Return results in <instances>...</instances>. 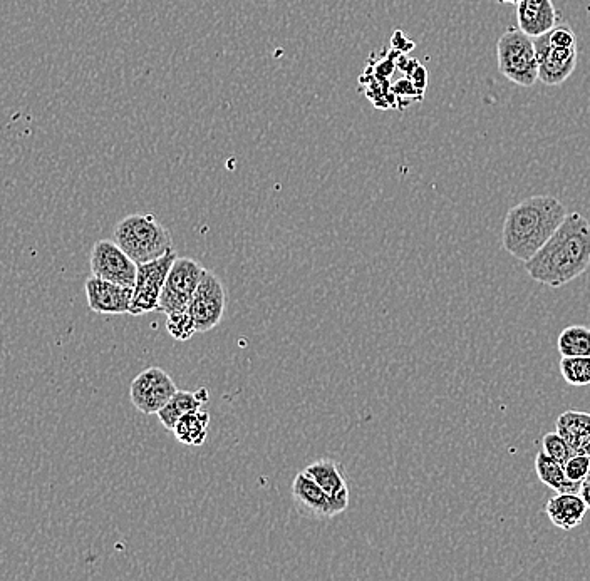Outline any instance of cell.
<instances>
[{
    "instance_id": "obj_1",
    "label": "cell",
    "mask_w": 590,
    "mask_h": 581,
    "mask_svg": "<svg viewBox=\"0 0 590 581\" xmlns=\"http://www.w3.org/2000/svg\"><path fill=\"white\" fill-rule=\"evenodd\" d=\"M590 267V222L580 213H569L549 242L525 262V272L535 282L560 288L579 278Z\"/></svg>"
},
{
    "instance_id": "obj_2",
    "label": "cell",
    "mask_w": 590,
    "mask_h": 581,
    "mask_svg": "<svg viewBox=\"0 0 590 581\" xmlns=\"http://www.w3.org/2000/svg\"><path fill=\"white\" fill-rule=\"evenodd\" d=\"M567 215L564 203L552 195H535L520 201L505 216L503 248L520 262H528L549 242Z\"/></svg>"
},
{
    "instance_id": "obj_3",
    "label": "cell",
    "mask_w": 590,
    "mask_h": 581,
    "mask_svg": "<svg viewBox=\"0 0 590 581\" xmlns=\"http://www.w3.org/2000/svg\"><path fill=\"white\" fill-rule=\"evenodd\" d=\"M114 242L118 243L136 265L153 262L173 250V240L165 225L153 215L126 216L114 228Z\"/></svg>"
},
{
    "instance_id": "obj_4",
    "label": "cell",
    "mask_w": 590,
    "mask_h": 581,
    "mask_svg": "<svg viewBox=\"0 0 590 581\" xmlns=\"http://www.w3.org/2000/svg\"><path fill=\"white\" fill-rule=\"evenodd\" d=\"M498 71L522 88H532L539 81V56L534 37L520 27L503 32L497 44Z\"/></svg>"
},
{
    "instance_id": "obj_5",
    "label": "cell",
    "mask_w": 590,
    "mask_h": 581,
    "mask_svg": "<svg viewBox=\"0 0 590 581\" xmlns=\"http://www.w3.org/2000/svg\"><path fill=\"white\" fill-rule=\"evenodd\" d=\"M205 270L207 268H203L193 258H176L175 263L171 265L170 272H168V277H166L158 310L166 314V317L188 312L193 294L202 282Z\"/></svg>"
},
{
    "instance_id": "obj_6",
    "label": "cell",
    "mask_w": 590,
    "mask_h": 581,
    "mask_svg": "<svg viewBox=\"0 0 590 581\" xmlns=\"http://www.w3.org/2000/svg\"><path fill=\"white\" fill-rule=\"evenodd\" d=\"M225 307H227V290L223 287L222 280L210 270H205L202 282L195 290L188 307V314L192 317L197 334H205L215 329L222 322Z\"/></svg>"
},
{
    "instance_id": "obj_7",
    "label": "cell",
    "mask_w": 590,
    "mask_h": 581,
    "mask_svg": "<svg viewBox=\"0 0 590 581\" xmlns=\"http://www.w3.org/2000/svg\"><path fill=\"white\" fill-rule=\"evenodd\" d=\"M176 258L178 255L173 248L153 262L138 265L135 295H133V302H131L130 315L151 314V312L158 310L166 277H168V272H170L171 265L175 263Z\"/></svg>"
},
{
    "instance_id": "obj_8",
    "label": "cell",
    "mask_w": 590,
    "mask_h": 581,
    "mask_svg": "<svg viewBox=\"0 0 590 581\" xmlns=\"http://www.w3.org/2000/svg\"><path fill=\"white\" fill-rule=\"evenodd\" d=\"M178 387L168 372L161 367H148L131 382L130 396L133 406L146 416L158 414L175 396Z\"/></svg>"
},
{
    "instance_id": "obj_9",
    "label": "cell",
    "mask_w": 590,
    "mask_h": 581,
    "mask_svg": "<svg viewBox=\"0 0 590 581\" xmlns=\"http://www.w3.org/2000/svg\"><path fill=\"white\" fill-rule=\"evenodd\" d=\"M91 275L135 287L138 265L114 240H99L91 250Z\"/></svg>"
},
{
    "instance_id": "obj_10",
    "label": "cell",
    "mask_w": 590,
    "mask_h": 581,
    "mask_svg": "<svg viewBox=\"0 0 590 581\" xmlns=\"http://www.w3.org/2000/svg\"><path fill=\"white\" fill-rule=\"evenodd\" d=\"M539 56V79L547 86H560L572 76L579 61L577 46H555L544 36L535 37Z\"/></svg>"
},
{
    "instance_id": "obj_11",
    "label": "cell",
    "mask_w": 590,
    "mask_h": 581,
    "mask_svg": "<svg viewBox=\"0 0 590 581\" xmlns=\"http://www.w3.org/2000/svg\"><path fill=\"white\" fill-rule=\"evenodd\" d=\"M292 498L295 508L301 511L302 515L316 520H329L346 511L306 471L295 476L292 483Z\"/></svg>"
},
{
    "instance_id": "obj_12",
    "label": "cell",
    "mask_w": 590,
    "mask_h": 581,
    "mask_svg": "<svg viewBox=\"0 0 590 581\" xmlns=\"http://www.w3.org/2000/svg\"><path fill=\"white\" fill-rule=\"evenodd\" d=\"M133 295L135 287H126L94 275L86 280V297L89 309L93 310L94 314H130Z\"/></svg>"
},
{
    "instance_id": "obj_13",
    "label": "cell",
    "mask_w": 590,
    "mask_h": 581,
    "mask_svg": "<svg viewBox=\"0 0 590 581\" xmlns=\"http://www.w3.org/2000/svg\"><path fill=\"white\" fill-rule=\"evenodd\" d=\"M518 27L527 36L540 37L559 24V12L552 0H520L517 4Z\"/></svg>"
},
{
    "instance_id": "obj_14",
    "label": "cell",
    "mask_w": 590,
    "mask_h": 581,
    "mask_svg": "<svg viewBox=\"0 0 590 581\" xmlns=\"http://www.w3.org/2000/svg\"><path fill=\"white\" fill-rule=\"evenodd\" d=\"M587 510L589 508L580 494L559 493L555 498L549 499L545 506V515L549 516L552 525L560 530L570 531L584 521Z\"/></svg>"
},
{
    "instance_id": "obj_15",
    "label": "cell",
    "mask_w": 590,
    "mask_h": 581,
    "mask_svg": "<svg viewBox=\"0 0 590 581\" xmlns=\"http://www.w3.org/2000/svg\"><path fill=\"white\" fill-rule=\"evenodd\" d=\"M316 483L326 491L331 498L336 499L344 510L349 506V486L342 473L341 466L332 459H319L316 463L309 464L304 469Z\"/></svg>"
},
{
    "instance_id": "obj_16",
    "label": "cell",
    "mask_w": 590,
    "mask_h": 581,
    "mask_svg": "<svg viewBox=\"0 0 590 581\" xmlns=\"http://www.w3.org/2000/svg\"><path fill=\"white\" fill-rule=\"evenodd\" d=\"M557 432L564 436L574 454L590 456L589 412L567 411L557 419Z\"/></svg>"
},
{
    "instance_id": "obj_17",
    "label": "cell",
    "mask_w": 590,
    "mask_h": 581,
    "mask_svg": "<svg viewBox=\"0 0 590 581\" xmlns=\"http://www.w3.org/2000/svg\"><path fill=\"white\" fill-rule=\"evenodd\" d=\"M208 402L207 389H198V391H176L175 396L171 397L168 404L161 409L156 416L160 417V422L168 431H173L176 422L180 421L188 412L202 409Z\"/></svg>"
},
{
    "instance_id": "obj_18",
    "label": "cell",
    "mask_w": 590,
    "mask_h": 581,
    "mask_svg": "<svg viewBox=\"0 0 590 581\" xmlns=\"http://www.w3.org/2000/svg\"><path fill=\"white\" fill-rule=\"evenodd\" d=\"M535 471H537L540 481L557 493L580 494L582 483L567 478L564 464L550 458L549 454L544 451L537 454V458H535Z\"/></svg>"
},
{
    "instance_id": "obj_19",
    "label": "cell",
    "mask_w": 590,
    "mask_h": 581,
    "mask_svg": "<svg viewBox=\"0 0 590 581\" xmlns=\"http://www.w3.org/2000/svg\"><path fill=\"white\" fill-rule=\"evenodd\" d=\"M208 424H210V412L202 407L198 411L188 412L180 421L176 422L175 438L185 446L198 448L207 441Z\"/></svg>"
},
{
    "instance_id": "obj_20",
    "label": "cell",
    "mask_w": 590,
    "mask_h": 581,
    "mask_svg": "<svg viewBox=\"0 0 590 581\" xmlns=\"http://www.w3.org/2000/svg\"><path fill=\"white\" fill-rule=\"evenodd\" d=\"M562 357H587L590 355V329L585 325H570L562 330L557 340Z\"/></svg>"
},
{
    "instance_id": "obj_21",
    "label": "cell",
    "mask_w": 590,
    "mask_h": 581,
    "mask_svg": "<svg viewBox=\"0 0 590 581\" xmlns=\"http://www.w3.org/2000/svg\"><path fill=\"white\" fill-rule=\"evenodd\" d=\"M560 374L570 386H589L590 355H587V357H562V360H560Z\"/></svg>"
},
{
    "instance_id": "obj_22",
    "label": "cell",
    "mask_w": 590,
    "mask_h": 581,
    "mask_svg": "<svg viewBox=\"0 0 590 581\" xmlns=\"http://www.w3.org/2000/svg\"><path fill=\"white\" fill-rule=\"evenodd\" d=\"M542 446H544V453L549 454L550 458H554L560 464L567 463L572 456H575L564 436L557 431L547 432L542 439Z\"/></svg>"
},
{
    "instance_id": "obj_23",
    "label": "cell",
    "mask_w": 590,
    "mask_h": 581,
    "mask_svg": "<svg viewBox=\"0 0 590 581\" xmlns=\"http://www.w3.org/2000/svg\"><path fill=\"white\" fill-rule=\"evenodd\" d=\"M166 330L168 334L175 340L185 342V340L192 339L193 335L197 334V330L193 327L192 317L188 312L185 314L168 315L166 319Z\"/></svg>"
},
{
    "instance_id": "obj_24",
    "label": "cell",
    "mask_w": 590,
    "mask_h": 581,
    "mask_svg": "<svg viewBox=\"0 0 590 581\" xmlns=\"http://www.w3.org/2000/svg\"><path fill=\"white\" fill-rule=\"evenodd\" d=\"M564 468L565 473H567V478L582 483L590 473V456L575 454V456H572V458L564 464Z\"/></svg>"
},
{
    "instance_id": "obj_25",
    "label": "cell",
    "mask_w": 590,
    "mask_h": 581,
    "mask_svg": "<svg viewBox=\"0 0 590 581\" xmlns=\"http://www.w3.org/2000/svg\"><path fill=\"white\" fill-rule=\"evenodd\" d=\"M580 496L584 499L587 508L590 510V473L587 478L582 481V488H580Z\"/></svg>"
},
{
    "instance_id": "obj_26",
    "label": "cell",
    "mask_w": 590,
    "mask_h": 581,
    "mask_svg": "<svg viewBox=\"0 0 590 581\" xmlns=\"http://www.w3.org/2000/svg\"><path fill=\"white\" fill-rule=\"evenodd\" d=\"M498 2H502V0H498Z\"/></svg>"
}]
</instances>
